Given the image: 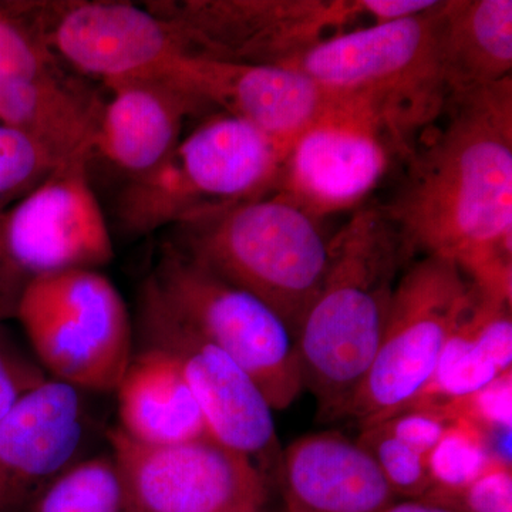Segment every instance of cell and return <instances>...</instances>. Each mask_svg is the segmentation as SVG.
<instances>
[{
	"instance_id": "cell-1",
	"label": "cell",
	"mask_w": 512,
	"mask_h": 512,
	"mask_svg": "<svg viewBox=\"0 0 512 512\" xmlns=\"http://www.w3.org/2000/svg\"><path fill=\"white\" fill-rule=\"evenodd\" d=\"M444 111L383 211L409 258L448 259L481 295L512 302V77L451 94Z\"/></svg>"
},
{
	"instance_id": "cell-2",
	"label": "cell",
	"mask_w": 512,
	"mask_h": 512,
	"mask_svg": "<svg viewBox=\"0 0 512 512\" xmlns=\"http://www.w3.org/2000/svg\"><path fill=\"white\" fill-rule=\"evenodd\" d=\"M407 259L393 222L375 207L360 208L330 238L328 272L295 335L303 383L323 419L348 414L382 342Z\"/></svg>"
},
{
	"instance_id": "cell-3",
	"label": "cell",
	"mask_w": 512,
	"mask_h": 512,
	"mask_svg": "<svg viewBox=\"0 0 512 512\" xmlns=\"http://www.w3.org/2000/svg\"><path fill=\"white\" fill-rule=\"evenodd\" d=\"M329 37L282 67L332 96L357 101L412 154L414 134L431 126L448 99L440 55V8Z\"/></svg>"
},
{
	"instance_id": "cell-4",
	"label": "cell",
	"mask_w": 512,
	"mask_h": 512,
	"mask_svg": "<svg viewBox=\"0 0 512 512\" xmlns=\"http://www.w3.org/2000/svg\"><path fill=\"white\" fill-rule=\"evenodd\" d=\"M318 221L272 192L177 225L173 244L265 302L295 338L328 272L330 239Z\"/></svg>"
},
{
	"instance_id": "cell-5",
	"label": "cell",
	"mask_w": 512,
	"mask_h": 512,
	"mask_svg": "<svg viewBox=\"0 0 512 512\" xmlns=\"http://www.w3.org/2000/svg\"><path fill=\"white\" fill-rule=\"evenodd\" d=\"M288 153L247 121L220 113L181 138L163 163L128 181L119 200L127 235L151 234L275 191Z\"/></svg>"
},
{
	"instance_id": "cell-6",
	"label": "cell",
	"mask_w": 512,
	"mask_h": 512,
	"mask_svg": "<svg viewBox=\"0 0 512 512\" xmlns=\"http://www.w3.org/2000/svg\"><path fill=\"white\" fill-rule=\"evenodd\" d=\"M15 318L43 372L80 392H114L133 359L126 302L96 269L29 279Z\"/></svg>"
},
{
	"instance_id": "cell-7",
	"label": "cell",
	"mask_w": 512,
	"mask_h": 512,
	"mask_svg": "<svg viewBox=\"0 0 512 512\" xmlns=\"http://www.w3.org/2000/svg\"><path fill=\"white\" fill-rule=\"evenodd\" d=\"M148 281L175 315L255 380L272 410L288 409L298 399L305 389L301 360L291 329L274 309L173 242L161 248Z\"/></svg>"
},
{
	"instance_id": "cell-8",
	"label": "cell",
	"mask_w": 512,
	"mask_h": 512,
	"mask_svg": "<svg viewBox=\"0 0 512 512\" xmlns=\"http://www.w3.org/2000/svg\"><path fill=\"white\" fill-rule=\"evenodd\" d=\"M476 288L454 262L424 255L397 279L382 342L346 417L362 429L389 419L419 396Z\"/></svg>"
},
{
	"instance_id": "cell-9",
	"label": "cell",
	"mask_w": 512,
	"mask_h": 512,
	"mask_svg": "<svg viewBox=\"0 0 512 512\" xmlns=\"http://www.w3.org/2000/svg\"><path fill=\"white\" fill-rule=\"evenodd\" d=\"M188 55L284 66L357 19L370 0H177L146 3Z\"/></svg>"
},
{
	"instance_id": "cell-10",
	"label": "cell",
	"mask_w": 512,
	"mask_h": 512,
	"mask_svg": "<svg viewBox=\"0 0 512 512\" xmlns=\"http://www.w3.org/2000/svg\"><path fill=\"white\" fill-rule=\"evenodd\" d=\"M6 3L64 66L103 86L161 77L184 53L170 26L148 6L109 0Z\"/></svg>"
},
{
	"instance_id": "cell-11",
	"label": "cell",
	"mask_w": 512,
	"mask_h": 512,
	"mask_svg": "<svg viewBox=\"0 0 512 512\" xmlns=\"http://www.w3.org/2000/svg\"><path fill=\"white\" fill-rule=\"evenodd\" d=\"M127 512H261L264 478L251 458L204 437L170 446L109 433Z\"/></svg>"
},
{
	"instance_id": "cell-12",
	"label": "cell",
	"mask_w": 512,
	"mask_h": 512,
	"mask_svg": "<svg viewBox=\"0 0 512 512\" xmlns=\"http://www.w3.org/2000/svg\"><path fill=\"white\" fill-rule=\"evenodd\" d=\"M138 330L144 346L174 357L212 439L252 461L272 454L274 410L258 384L228 353L175 315L148 279L138 302Z\"/></svg>"
},
{
	"instance_id": "cell-13",
	"label": "cell",
	"mask_w": 512,
	"mask_h": 512,
	"mask_svg": "<svg viewBox=\"0 0 512 512\" xmlns=\"http://www.w3.org/2000/svg\"><path fill=\"white\" fill-rule=\"evenodd\" d=\"M101 100L0 3V123L67 160L92 154Z\"/></svg>"
},
{
	"instance_id": "cell-14",
	"label": "cell",
	"mask_w": 512,
	"mask_h": 512,
	"mask_svg": "<svg viewBox=\"0 0 512 512\" xmlns=\"http://www.w3.org/2000/svg\"><path fill=\"white\" fill-rule=\"evenodd\" d=\"M90 160L87 153L67 158L3 214L6 247L29 279L70 269L99 271L114 258L90 183Z\"/></svg>"
},
{
	"instance_id": "cell-15",
	"label": "cell",
	"mask_w": 512,
	"mask_h": 512,
	"mask_svg": "<svg viewBox=\"0 0 512 512\" xmlns=\"http://www.w3.org/2000/svg\"><path fill=\"white\" fill-rule=\"evenodd\" d=\"M393 151L380 121L339 97L293 144L274 192L318 220L350 210L382 181Z\"/></svg>"
},
{
	"instance_id": "cell-16",
	"label": "cell",
	"mask_w": 512,
	"mask_h": 512,
	"mask_svg": "<svg viewBox=\"0 0 512 512\" xmlns=\"http://www.w3.org/2000/svg\"><path fill=\"white\" fill-rule=\"evenodd\" d=\"M161 77L207 107L252 124L286 153L338 101L298 70L178 56Z\"/></svg>"
},
{
	"instance_id": "cell-17",
	"label": "cell",
	"mask_w": 512,
	"mask_h": 512,
	"mask_svg": "<svg viewBox=\"0 0 512 512\" xmlns=\"http://www.w3.org/2000/svg\"><path fill=\"white\" fill-rule=\"evenodd\" d=\"M87 431L82 392L47 377L0 419V512H25L79 454Z\"/></svg>"
},
{
	"instance_id": "cell-18",
	"label": "cell",
	"mask_w": 512,
	"mask_h": 512,
	"mask_svg": "<svg viewBox=\"0 0 512 512\" xmlns=\"http://www.w3.org/2000/svg\"><path fill=\"white\" fill-rule=\"evenodd\" d=\"M92 144L94 154L128 181L156 170L178 146L185 121L202 101L167 77L121 80L106 84Z\"/></svg>"
},
{
	"instance_id": "cell-19",
	"label": "cell",
	"mask_w": 512,
	"mask_h": 512,
	"mask_svg": "<svg viewBox=\"0 0 512 512\" xmlns=\"http://www.w3.org/2000/svg\"><path fill=\"white\" fill-rule=\"evenodd\" d=\"M281 478L285 512H383L397 498L365 448L339 433L292 443Z\"/></svg>"
},
{
	"instance_id": "cell-20",
	"label": "cell",
	"mask_w": 512,
	"mask_h": 512,
	"mask_svg": "<svg viewBox=\"0 0 512 512\" xmlns=\"http://www.w3.org/2000/svg\"><path fill=\"white\" fill-rule=\"evenodd\" d=\"M143 348L133 355L114 390L119 429L130 439L151 446L211 437L174 357L154 346Z\"/></svg>"
},
{
	"instance_id": "cell-21",
	"label": "cell",
	"mask_w": 512,
	"mask_h": 512,
	"mask_svg": "<svg viewBox=\"0 0 512 512\" xmlns=\"http://www.w3.org/2000/svg\"><path fill=\"white\" fill-rule=\"evenodd\" d=\"M440 55L448 96L512 77L511 0L441 3Z\"/></svg>"
},
{
	"instance_id": "cell-22",
	"label": "cell",
	"mask_w": 512,
	"mask_h": 512,
	"mask_svg": "<svg viewBox=\"0 0 512 512\" xmlns=\"http://www.w3.org/2000/svg\"><path fill=\"white\" fill-rule=\"evenodd\" d=\"M29 512H127L116 461L111 456L77 461L37 495Z\"/></svg>"
},
{
	"instance_id": "cell-23",
	"label": "cell",
	"mask_w": 512,
	"mask_h": 512,
	"mask_svg": "<svg viewBox=\"0 0 512 512\" xmlns=\"http://www.w3.org/2000/svg\"><path fill=\"white\" fill-rule=\"evenodd\" d=\"M493 461L483 430L470 421L454 420L427 456L431 488L464 487L480 477Z\"/></svg>"
},
{
	"instance_id": "cell-24",
	"label": "cell",
	"mask_w": 512,
	"mask_h": 512,
	"mask_svg": "<svg viewBox=\"0 0 512 512\" xmlns=\"http://www.w3.org/2000/svg\"><path fill=\"white\" fill-rule=\"evenodd\" d=\"M63 161L42 141L0 123V212L35 190Z\"/></svg>"
},
{
	"instance_id": "cell-25",
	"label": "cell",
	"mask_w": 512,
	"mask_h": 512,
	"mask_svg": "<svg viewBox=\"0 0 512 512\" xmlns=\"http://www.w3.org/2000/svg\"><path fill=\"white\" fill-rule=\"evenodd\" d=\"M357 443L375 460L396 497L421 500L431 488L427 457L394 439L380 426L362 429Z\"/></svg>"
},
{
	"instance_id": "cell-26",
	"label": "cell",
	"mask_w": 512,
	"mask_h": 512,
	"mask_svg": "<svg viewBox=\"0 0 512 512\" xmlns=\"http://www.w3.org/2000/svg\"><path fill=\"white\" fill-rule=\"evenodd\" d=\"M420 501L454 512H512V466L494 460L470 484L457 490L431 488Z\"/></svg>"
},
{
	"instance_id": "cell-27",
	"label": "cell",
	"mask_w": 512,
	"mask_h": 512,
	"mask_svg": "<svg viewBox=\"0 0 512 512\" xmlns=\"http://www.w3.org/2000/svg\"><path fill=\"white\" fill-rule=\"evenodd\" d=\"M453 420H467L484 434L512 430V369L490 384L458 399L440 404Z\"/></svg>"
},
{
	"instance_id": "cell-28",
	"label": "cell",
	"mask_w": 512,
	"mask_h": 512,
	"mask_svg": "<svg viewBox=\"0 0 512 512\" xmlns=\"http://www.w3.org/2000/svg\"><path fill=\"white\" fill-rule=\"evenodd\" d=\"M453 421L440 404H430L407 407L375 426L427 457Z\"/></svg>"
},
{
	"instance_id": "cell-29",
	"label": "cell",
	"mask_w": 512,
	"mask_h": 512,
	"mask_svg": "<svg viewBox=\"0 0 512 512\" xmlns=\"http://www.w3.org/2000/svg\"><path fill=\"white\" fill-rule=\"evenodd\" d=\"M46 379L39 363L19 348L5 323H0V419L20 397Z\"/></svg>"
},
{
	"instance_id": "cell-30",
	"label": "cell",
	"mask_w": 512,
	"mask_h": 512,
	"mask_svg": "<svg viewBox=\"0 0 512 512\" xmlns=\"http://www.w3.org/2000/svg\"><path fill=\"white\" fill-rule=\"evenodd\" d=\"M3 214L0 212V323L15 318L19 299L29 282L10 256L3 234Z\"/></svg>"
},
{
	"instance_id": "cell-31",
	"label": "cell",
	"mask_w": 512,
	"mask_h": 512,
	"mask_svg": "<svg viewBox=\"0 0 512 512\" xmlns=\"http://www.w3.org/2000/svg\"><path fill=\"white\" fill-rule=\"evenodd\" d=\"M383 512H454L420 500L394 501Z\"/></svg>"
}]
</instances>
